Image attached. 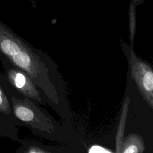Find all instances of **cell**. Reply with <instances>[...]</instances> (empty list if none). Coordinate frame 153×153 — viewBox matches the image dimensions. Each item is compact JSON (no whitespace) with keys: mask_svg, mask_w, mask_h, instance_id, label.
<instances>
[{"mask_svg":"<svg viewBox=\"0 0 153 153\" xmlns=\"http://www.w3.org/2000/svg\"><path fill=\"white\" fill-rule=\"evenodd\" d=\"M129 103H130V99L128 96H127L124 102L121 115L120 117V120L119 124L117 128V134L115 137V152H121L122 142L124 139V128H125L126 117H127V114L128 109Z\"/></svg>","mask_w":153,"mask_h":153,"instance_id":"6","label":"cell"},{"mask_svg":"<svg viewBox=\"0 0 153 153\" xmlns=\"http://www.w3.org/2000/svg\"><path fill=\"white\" fill-rule=\"evenodd\" d=\"M144 0H130L129 5V10L136 11V7L139 5L143 4Z\"/></svg>","mask_w":153,"mask_h":153,"instance_id":"9","label":"cell"},{"mask_svg":"<svg viewBox=\"0 0 153 153\" xmlns=\"http://www.w3.org/2000/svg\"><path fill=\"white\" fill-rule=\"evenodd\" d=\"M11 111L10 102L0 84V112L4 115H10Z\"/></svg>","mask_w":153,"mask_h":153,"instance_id":"7","label":"cell"},{"mask_svg":"<svg viewBox=\"0 0 153 153\" xmlns=\"http://www.w3.org/2000/svg\"><path fill=\"white\" fill-rule=\"evenodd\" d=\"M145 149L143 139L137 134H130L123 139L121 152L141 153Z\"/></svg>","mask_w":153,"mask_h":153,"instance_id":"5","label":"cell"},{"mask_svg":"<svg viewBox=\"0 0 153 153\" xmlns=\"http://www.w3.org/2000/svg\"><path fill=\"white\" fill-rule=\"evenodd\" d=\"M11 103L14 115L23 124L44 133L50 134L54 131L52 120L26 97L23 100L13 97Z\"/></svg>","mask_w":153,"mask_h":153,"instance_id":"3","label":"cell"},{"mask_svg":"<svg viewBox=\"0 0 153 153\" xmlns=\"http://www.w3.org/2000/svg\"><path fill=\"white\" fill-rule=\"evenodd\" d=\"M89 152H109V151L106 150V149H105V148L100 147V146H94V148L92 147L90 149Z\"/></svg>","mask_w":153,"mask_h":153,"instance_id":"10","label":"cell"},{"mask_svg":"<svg viewBox=\"0 0 153 153\" xmlns=\"http://www.w3.org/2000/svg\"><path fill=\"white\" fill-rule=\"evenodd\" d=\"M32 5V6L33 7V8H36V2L34 0H28Z\"/></svg>","mask_w":153,"mask_h":153,"instance_id":"11","label":"cell"},{"mask_svg":"<svg viewBox=\"0 0 153 153\" xmlns=\"http://www.w3.org/2000/svg\"><path fill=\"white\" fill-rule=\"evenodd\" d=\"M124 51L127 53L130 75L143 100L153 108V71L149 63L139 58L133 47L124 44Z\"/></svg>","mask_w":153,"mask_h":153,"instance_id":"2","label":"cell"},{"mask_svg":"<svg viewBox=\"0 0 153 153\" xmlns=\"http://www.w3.org/2000/svg\"><path fill=\"white\" fill-rule=\"evenodd\" d=\"M0 53L12 65L24 71L55 105L58 94L50 79L48 69L38 54L23 38L0 20Z\"/></svg>","mask_w":153,"mask_h":153,"instance_id":"1","label":"cell"},{"mask_svg":"<svg viewBox=\"0 0 153 153\" xmlns=\"http://www.w3.org/2000/svg\"><path fill=\"white\" fill-rule=\"evenodd\" d=\"M19 152H22L25 153H47L49 152L48 151L44 149L37 145H29L25 148V149H22Z\"/></svg>","mask_w":153,"mask_h":153,"instance_id":"8","label":"cell"},{"mask_svg":"<svg viewBox=\"0 0 153 153\" xmlns=\"http://www.w3.org/2000/svg\"><path fill=\"white\" fill-rule=\"evenodd\" d=\"M7 75L8 82L16 90L26 97L42 102L36 86L24 71L13 66L7 69Z\"/></svg>","mask_w":153,"mask_h":153,"instance_id":"4","label":"cell"}]
</instances>
